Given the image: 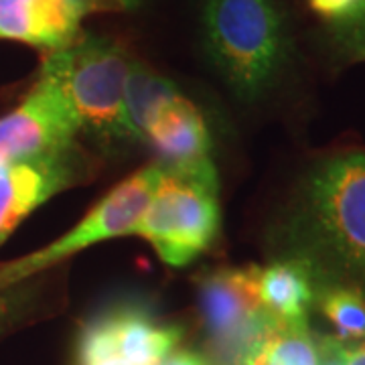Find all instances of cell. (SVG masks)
I'll list each match as a JSON object with an SVG mask.
<instances>
[{
	"instance_id": "17",
	"label": "cell",
	"mask_w": 365,
	"mask_h": 365,
	"mask_svg": "<svg viewBox=\"0 0 365 365\" xmlns=\"http://www.w3.org/2000/svg\"><path fill=\"white\" fill-rule=\"evenodd\" d=\"M33 297V288L26 287H11L0 290V329L14 321L21 311H25L26 304L31 302Z\"/></svg>"
},
{
	"instance_id": "6",
	"label": "cell",
	"mask_w": 365,
	"mask_h": 365,
	"mask_svg": "<svg viewBox=\"0 0 365 365\" xmlns=\"http://www.w3.org/2000/svg\"><path fill=\"white\" fill-rule=\"evenodd\" d=\"M182 329L167 325L144 307H114L88 321L78 337L79 365L124 359L130 365H157L181 341Z\"/></svg>"
},
{
	"instance_id": "8",
	"label": "cell",
	"mask_w": 365,
	"mask_h": 365,
	"mask_svg": "<svg viewBox=\"0 0 365 365\" xmlns=\"http://www.w3.org/2000/svg\"><path fill=\"white\" fill-rule=\"evenodd\" d=\"M79 120L63 91L39 73L25 102L0 118V167L76 143Z\"/></svg>"
},
{
	"instance_id": "20",
	"label": "cell",
	"mask_w": 365,
	"mask_h": 365,
	"mask_svg": "<svg viewBox=\"0 0 365 365\" xmlns=\"http://www.w3.org/2000/svg\"><path fill=\"white\" fill-rule=\"evenodd\" d=\"M341 359H343V365H365V339L355 341V343L343 341Z\"/></svg>"
},
{
	"instance_id": "1",
	"label": "cell",
	"mask_w": 365,
	"mask_h": 365,
	"mask_svg": "<svg viewBox=\"0 0 365 365\" xmlns=\"http://www.w3.org/2000/svg\"><path fill=\"white\" fill-rule=\"evenodd\" d=\"M300 258L319 274L365 290V153L319 163L304 182L297 215Z\"/></svg>"
},
{
	"instance_id": "10",
	"label": "cell",
	"mask_w": 365,
	"mask_h": 365,
	"mask_svg": "<svg viewBox=\"0 0 365 365\" xmlns=\"http://www.w3.org/2000/svg\"><path fill=\"white\" fill-rule=\"evenodd\" d=\"M93 11H100L96 0H0V39L57 51L78 39Z\"/></svg>"
},
{
	"instance_id": "2",
	"label": "cell",
	"mask_w": 365,
	"mask_h": 365,
	"mask_svg": "<svg viewBox=\"0 0 365 365\" xmlns=\"http://www.w3.org/2000/svg\"><path fill=\"white\" fill-rule=\"evenodd\" d=\"M203 45L225 83L244 100L270 90L290 55L276 0H205Z\"/></svg>"
},
{
	"instance_id": "19",
	"label": "cell",
	"mask_w": 365,
	"mask_h": 365,
	"mask_svg": "<svg viewBox=\"0 0 365 365\" xmlns=\"http://www.w3.org/2000/svg\"><path fill=\"white\" fill-rule=\"evenodd\" d=\"M317 343H319V365H343V359H341L343 339L323 337Z\"/></svg>"
},
{
	"instance_id": "5",
	"label": "cell",
	"mask_w": 365,
	"mask_h": 365,
	"mask_svg": "<svg viewBox=\"0 0 365 365\" xmlns=\"http://www.w3.org/2000/svg\"><path fill=\"white\" fill-rule=\"evenodd\" d=\"M160 173L163 169L158 163L134 173L126 181L116 185L71 232L57 237L43 250H37L35 254L0 266V290L16 287L29 276L66 260L79 250L90 248L98 242L134 234L136 223L157 191Z\"/></svg>"
},
{
	"instance_id": "4",
	"label": "cell",
	"mask_w": 365,
	"mask_h": 365,
	"mask_svg": "<svg viewBox=\"0 0 365 365\" xmlns=\"http://www.w3.org/2000/svg\"><path fill=\"white\" fill-rule=\"evenodd\" d=\"M160 181L134 234L170 266L193 262L220 232L217 170L213 163L193 169L160 167Z\"/></svg>"
},
{
	"instance_id": "21",
	"label": "cell",
	"mask_w": 365,
	"mask_h": 365,
	"mask_svg": "<svg viewBox=\"0 0 365 365\" xmlns=\"http://www.w3.org/2000/svg\"><path fill=\"white\" fill-rule=\"evenodd\" d=\"M157 365H207L205 359L195 351H175L169 353L165 359H160Z\"/></svg>"
},
{
	"instance_id": "16",
	"label": "cell",
	"mask_w": 365,
	"mask_h": 365,
	"mask_svg": "<svg viewBox=\"0 0 365 365\" xmlns=\"http://www.w3.org/2000/svg\"><path fill=\"white\" fill-rule=\"evenodd\" d=\"M329 35L343 59L365 61V0H357L343 16L331 21Z\"/></svg>"
},
{
	"instance_id": "23",
	"label": "cell",
	"mask_w": 365,
	"mask_h": 365,
	"mask_svg": "<svg viewBox=\"0 0 365 365\" xmlns=\"http://www.w3.org/2000/svg\"><path fill=\"white\" fill-rule=\"evenodd\" d=\"M96 365H130V364H126L124 359H108V361H102V364H96Z\"/></svg>"
},
{
	"instance_id": "13",
	"label": "cell",
	"mask_w": 365,
	"mask_h": 365,
	"mask_svg": "<svg viewBox=\"0 0 365 365\" xmlns=\"http://www.w3.org/2000/svg\"><path fill=\"white\" fill-rule=\"evenodd\" d=\"M237 365H319V343L307 319L282 321L268 313L237 355Z\"/></svg>"
},
{
	"instance_id": "11",
	"label": "cell",
	"mask_w": 365,
	"mask_h": 365,
	"mask_svg": "<svg viewBox=\"0 0 365 365\" xmlns=\"http://www.w3.org/2000/svg\"><path fill=\"white\" fill-rule=\"evenodd\" d=\"M158 155V165L165 169H193L213 163L211 136L203 116L181 93L163 106L148 124L144 136Z\"/></svg>"
},
{
	"instance_id": "14",
	"label": "cell",
	"mask_w": 365,
	"mask_h": 365,
	"mask_svg": "<svg viewBox=\"0 0 365 365\" xmlns=\"http://www.w3.org/2000/svg\"><path fill=\"white\" fill-rule=\"evenodd\" d=\"M177 93L179 90L170 79L158 76L134 59L126 83V122L134 143H144L148 124L157 116L158 110Z\"/></svg>"
},
{
	"instance_id": "9",
	"label": "cell",
	"mask_w": 365,
	"mask_h": 365,
	"mask_svg": "<svg viewBox=\"0 0 365 365\" xmlns=\"http://www.w3.org/2000/svg\"><path fill=\"white\" fill-rule=\"evenodd\" d=\"M258 266L225 268L199 280V307L211 339L225 349H244L266 311L258 299Z\"/></svg>"
},
{
	"instance_id": "12",
	"label": "cell",
	"mask_w": 365,
	"mask_h": 365,
	"mask_svg": "<svg viewBox=\"0 0 365 365\" xmlns=\"http://www.w3.org/2000/svg\"><path fill=\"white\" fill-rule=\"evenodd\" d=\"M317 276L313 264L300 256L260 268L258 299L262 309L282 321L307 319L317 299Z\"/></svg>"
},
{
	"instance_id": "15",
	"label": "cell",
	"mask_w": 365,
	"mask_h": 365,
	"mask_svg": "<svg viewBox=\"0 0 365 365\" xmlns=\"http://www.w3.org/2000/svg\"><path fill=\"white\" fill-rule=\"evenodd\" d=\"M319 307L339 331V339H365V294L355 287L333 284L319 297Z\"/></svg>"
},
{
	"instance_id": "18",
	"label": "cell",
	"mask_w": 365,
	"mask_h": 365,
	"mask_svg": "<svg viewBox=\"0 0 365 365\" xmlns=\"http://www.w3.org/2000/svg\"><path fill=\"white\" fill-rule=\"evenodd\" d=\"M355 2L357 0H309V6H311V11L321 14L323 19L335 21L347 13Z\"/></svg>"
},
{
	"instance_id": "7",
	"label": "cell",
	"mask_w": 365,
	"mask_h": 365,
	"mask_svg": "<svg viewBox=\"0 0 365 365\" xmlns=\"http://www.w3.org/2000/svg\"><path fill=\"white\" fill-rule=\"evenodd\" d=\"M90 167L78 143L0 167V246L45 201L86 181Z\"/></svg>"
},
{
	"instance_id": "3",
	"label": "cell",
	"mask_w": 365,
	"mask_h": 365,
	"mask_svg": "<svg viewBox=\"0 0 365 365\" xmlns=\"http://www.w3.org/2000/svg\"><path fill=\"white\" fill-rule=\"evenodd\" d=\"M134 59L122 43L106 35H78L63 49L49 51L41 73L63 91L81 132L104 148L136 144L126 122V83Z\"/></svg>"
},
{
	"instance_id": "22",
	"label": "cell",
	"mask_w": 365,
	"mask_h": 365,
	"mask_svg": "<svg viewBox=\"0 0 365 365\" xmlns=\"http://www.w3.org/2000/svg\"><path fill=\"white\" fill-rule=\"evenodd\" d=\"M98 2V9H110V11H130L136 9L140 4V0H96Z\"/></svg>"
}]
</instances>
